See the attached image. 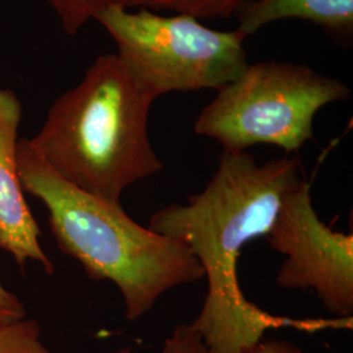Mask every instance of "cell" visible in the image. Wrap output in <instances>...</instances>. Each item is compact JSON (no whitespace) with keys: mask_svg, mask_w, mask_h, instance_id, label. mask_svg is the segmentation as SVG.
<instances>
[{"mask_svg":"<svg viewBox=\"0 0 353 353\" xmlns=\"http://www.w3.org/2000/svg\"><path fill=\"white\" fill-rule=\"evenodd\" d=\"M303 179L296 156L259 164L249 152L223 151L202 192L190 196L188 204H170L152 214V232L182 243L208 280L202 310L191 327L210 352H243L268 330L297 325L249 301L237 265L249 242L267 237L284 195Z\"/></svg>","mask_w":353,"mask_h":353,"instance_id":"1","label":"cell"},{"mask_svg":"<svg viewBox=\"0 0 353 353\" xmlns=\"http://www.w3.org/2000/svg\"><path fill=\"white\" fill-rule=\"evenodd\" d=\"M17 170L24 192L46 205L61 252L79 262L89 279L113 283L128 321L151 312L166 292L204 279L202 265L182 243L141 227L121 204L68 183L28 139L19 140Z\"/></svg>","mask_w":353,"mask_h":353,"instance_id":"2","label":"cell"},{"mask_svg":"<svg viewBox=\"0 0 353 353\" xmlns=\"http://www.w3.org/2000/svg\"><path fill=\"white\" fill-rule=\"evenodd\" d=\"M153 101L115 52L103 54L52 102L28 140L68 183L121 204L128 186L164 169L148 132Z\"/></svg>","mask_w":353,"mask_h":353,"instance_id":"3","label":"cell"},{"mask_svg":"<svg viewBox=\"0 0 353 353\" xmlns=\"http://www.w3.org/2000/svg\"><path fill=\"white\" fill-rule=\"evenodd\" d=\"M350 94L341 80L303 64L249 63L236 80L217 90L194 131L219 141L223 151L271 144L292 153L313 139L316 113Z\"/></svg>","mask_w":353,"mask_h":353,"instance_id":"4","label":"cell"},{"mask_svg":"<svg viewBox=\"0 0 353 353\" xmlns=\"http://www.w3.org/2000/svg\"><path fill=\"white\" fill-rule=\"evenodd\" d=\"M93 20L113 38L115 54L154 100L170 92L219 90L249 64L248 37L241 30H216L189 14L112 6Z\"/></svg>","mask_w":353,"mask_h":353,"instance_id":"5","label":"cell"},{"mask_svg":"<svg viewBox=\"0 0 353 353\" xmlns=\"http://www.w3.org/2000/svg\"><path fill=\"white\" fill-rule=\"evenodd\" d=\"M310 189L303 179L284 195L265 237L285 256L276 284L314 290L326 310L347 321L353 314V236L332 230L319 219Z\"/></svg>","mask_w":353,"mask_h":353,"instance_id":"6","label":"cell"},{"mask_svg":"<svg viewBox=\"0 0 353 353\" xmlns=\"http://www.w3.org/2000/svg\"><path fill=\"white\" fill-rule=\"evenodd\" d=\"M23 105L12 89L0 88V248L20 267L37 262L48 275L55 268L43 252L41 230L24 198L17 170Z\"/></svg>","mask_w":353,"mask_h":353,"instance_id":"7","label":"cell"},{"mask_svg":"<svg viewBox=\"0 0 353 353\" xmlns=\"http://www.w3.org/2000/svg\"><path fill=\"white\" fill-rule=\"evenodd\" d=\"M246 37L261 28L287 19H301L339 36L352 34L353 0H255L239 14Z\"/></svg>","mask_w":353,"mask_h":353,"instance_id":"8","label":"cell"},{"mask_svg":"<svg viewBox=\"0 0 353 353\" xmlns=\"http://www.w3.org/2000/svg\"><path fill=\"white\" fill-rule=\"evenodd\" d=\"M255 0H126V8L170 10L176 13L189 14L198 20L202 19H227L239 14Z\"/></svg>","mask_w":353,"mask_h":353,"instance_id":"9","label":"cell"},{"mask_svg":"<svg viewBox=\"0 0 353 353\" xmlns=\"http://www.w3.org/2000/svg\"><path fill=\"white\" fill-rule=\"evenodd\" d=\"M46 3L57 14L64 32L75 36L100 11L112 6L125 7L126 0H46Z\"/></svg>","mask_w":353,"mask_h":353,"instance_id":"10","label":"cell"},{"mask_svg":"<svg viewBox=\"0 0 353 353\" xmlns=\"http://www.w3.org/2000/svg\"><path fill=\"white\" fill-rule=\"evenodd\" d=\"M0 353H50L41 341L37 321H20L0 328Z\"/></svg>","mask_w":353,"mask_h":353,"instance_id":"11","label":"cell"},{"mask_svg":"<svg viewBox=\"0 0 353 353\" xmlns=\"http://www.w3.org/2000/svg\"><path fill=\"white\" fill-rule=\"evenodd\" d=\"M163 353H211L191 325H178L164 341Z\"/></svg>","mask_w":353,"mask_h":353,"instance_id":"12","label":"cell"},{"mask_svg":"<svg viewBox=\"0 0 353 353\" xmlns=\"http://www.w3.org/2000/svg\"><path fill=\"white\" fill-rule=\"evenodd\" d=\"M26 310L21 300L0 283V328L24 321Z\"/></svg>","mask_w":353,"mask_h":353,"instance_id":"13","label":"cell"},{"mask_svg":"<svg viewBox=\"0 0 353 353\" xmlns=\"http://www.w3.org/2000/svg\"><path fill=\"white\" fill-rule=\"evenodd\" d=\"M241 353H303V351L290 341L262 339L255 345Z\"/></svg>","mask_w":353,"mask_h":353,"instance_id":"14","label":"cell"},{"mask_svg":"<svg viewBox=\"0 0 353 353\" xmlns=\"http://www.w3.org/2000/svg\"><path fill=\"white\" fill-rule=\"evenodd\" d=\"M132 352V350L130 348V347H125V348H122V350H119V351H117L115 353H131Z\"/></svg>","mask_w":353,"mask_h":353,"instance_id":"15","label":"cell"}]
</instances>
